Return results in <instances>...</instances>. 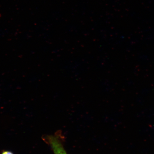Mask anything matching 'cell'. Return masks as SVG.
Here are the masks:
<instances>
[{"mask_svg": "<svg viewBox=\"0 0 154 154\" xmlns=\"http://www.w3.org/2000/svg\"><path fill=\"white\" fill-rule=\"evenodd\" d=\"M44 140L51 146L54 154H67L60 140L57 136H47Z\"/></svg>", "mask_w": 154, "mask_h": 154, "instance_id": "6da1fadb", "label": "cell"}, {"mask_svg": "<svg viewBox=\"0 0 154 154\" xmlns=\"http://www.w3.org/2000/svg\"><path fill=\"white\" fill-rule=\"evenodd\" d=\"M1 154H14V153L13 152L8 151V150H3L2 151V152Z\"/></svg>", "mask_w": 154, "mask_h": 154, "instance_id": "7a4b0ae2", "label": "cell"}]
</instances>
